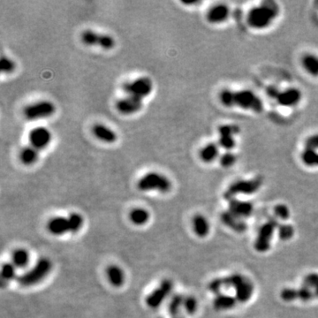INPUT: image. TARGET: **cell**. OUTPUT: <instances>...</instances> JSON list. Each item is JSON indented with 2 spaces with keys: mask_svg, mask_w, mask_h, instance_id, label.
Instances as JSON below:
<instances>
[{
  "mask_svg": "<svg viewBox=\"0 0 318 318\" xmlns=\"http://www.w3.org/2000/svg\"><path fill=\"white\" fill-rule=\"evenodd\" d=\"M278 14L279 7L277 3L273 1H265L260 5L250 9L247 21L253 29H267L273 23Z\"/></svg>",
  "mask_w": 318,
  "mask_h": 318,
  "instance_id": "1",
  "label": "cell"
},
{
  "mask_svg": "<svg viewBox=\"0 0 318 318\" xmlns=\"http://www.w3.org/2000/svg\"><path fill=\"white\" fill-rule=\"evenodd\" d=\"M83 217L79 213H72L68 216L53 217L47 224V229L53 235H63L67 233H76L83 225Z\"/></svg>",
  "mask_w": 318,
  "mask_h": 318,
  "instance_id": "2",
  "label": "cell"
},
{
  "mask_svg": "<svg viewBox=\"0 0 318 318\" xmlns=\"http://www.w3.org/2000/svg\"><path fill=\"white\" fill-rule=\"evenodd\" d=\"M53 264L48 258H40L32 269L18 277V281L23 286H32L43 280L52 270Z\"/></svg>",
  "mask_w": 318,
  "mask_h": 318,
  "instance_id": "3",
  "label": "cell"
},
{
  "mask_svg": "<svg viewBox=\"0 0 318 318\" xmlns=\"http://www.w3.org/2000/svg\"><path fill=\"white\" fill-rule=\"evenodd\" d=\"M137 188L143 192L159 191L167 193L171 188V180L159 172H148L137 182Z\"/></svg>",
  "mask_w": 318,
  "mask_h": 318,
  "instance_id": "4",
  "label": "cell"
},
{
  "mask_svg": "<svg viewBox=\"0 0 318 318\" xmlns=\"http://www.w3.org/2000/svg\"><path fill=\"white\" fill-rule=\"evenodd\" d=\"M263 185V179L258 177L251 180H240L233 182L224 193V199H235L238 195H252L257 193Z\"/></svg>",
  "mask_w": 318,
  "mask_h": 318,
  "instance_id": "5",
  "label": "cell"
},
{
  "mask_svg": "<svg viewBox=\"0 0 318 318\" xmlns=\"http://www.w3.org/2000/svg\"><path fill=\"white\" fill-rule=\"evenodd\" d=\"M123 90L127 96L143 99L151 95L153 90V82L151 78L143 76L132 82H126L123 85Z\"/></svg>",
  "mask_w": 318,
  "mask_h": 318,
  "instance_id": "6",
  "label": "cell"
},
{
  "mask_svg": "<svg viewBox=\"0 0 318 318\" xmlns=\"http://www.w3.org/2000/svg\"><path fill=\"white\" fill-rule=\"evenodd\" d=\"M235 106L255 112H261L264 110V103L261 98L250 90L235 91Z\"/></svg>",
  "mask_w": 318,
  "mask_h": 318,
  "instance_id": "7",
  "label": "cell"
},
{
  "mask_svg": "<svg viewBox=\"0 0 318 318\" xmlns=\"http://www.w3.org/2000/svg\"><path fill=\"white\" fill-rule=\"evenodd\" d=\"M56 111V106L51 101L44 100L27 106L23 110L25 118L29 120H37L49 118Z\"/></svg>",
  "mask_w": 318,
  "mask_h": 318,
  "instance_id": "8",
  "label": "cell"
},
{
  "mask_svg": "<svg viewBox=\"0 0 318 318\" xmlns=\"http://www.w3.org/2000/svg\"><path fill=\"white\" fill-rule=\"evenodd\" d=\"M81 39L84 45L88 46H98L102 49L108 50L114 48V38L110 35L96 32L91 29L84 30L81 35Z\"/></svg>",
  "mask_w": 318,
  "mask_h": 318,
  "instance_id": "9",
  "label": "cell"
},
{
  "mask_svg": "<svg viewBox=\"0 0 318 318\" xmlns=\"http://www.w3.org/2000/svg\"><path fill=\"white\" fill-rule=\"evenodd\" d=\"M173 285L169 279H164L157 288L146 297V304L151 309L159 308L162 302L171 294Z\"/></svg>",
  "mask_w": 318,
  "mask_h": 318,
  "instance_id": "10",
  "label": "cell"
},
{
  "mask_svg": "<svg viewBox=\"0 0 318 318\" xmlns=\"http://www.w3.org/2000/svg\"><path fill=\"white\" fill-rule=\"evenodd\" d=\"M53 135L51 131L45 127H38L29 132V140L30 146L40 151L49 146Z\"/></svg>",
  "mask_w": 318,
  "mask_h": 318,
  "instance_id": "11",
  "label": "cell"
},
{
  "mask_svg": "<svg viewBox=\"0 0 318 318\" xmlns=\"http://www.w3.org/2000/svg\"><path fill=\"white\" fill-rule=\"evenodd\" d=\"M275 229L277 228L268 221L267 223L262 225L258 231V235L254 244L257 251L264 253L269 250Z\"/></svg>",
  "mask_w": 318,
  "mask_h": 318,
  "instance_id": "12",
  "label": "cell"
},
{
  "mask_svg": "<svg viewBox=\"0 0 318 318\" xmlns=\"http://www.w3.org/2000/svg\"><path fill=\"white\" fill-rule=\"evenodd\" d=\"M143 106V99L131 96L121 98L116 103V109L119 113L123 115L135 114L142 110Z\"/></svg>",
  "mask_w": 318,
  "mask_h": 318,
  "instance_id": "13",
  "label": "cell"
},
{
  "mask_svg": "<svg viewBox=\"0 0 318 318\" xmlns=\"http://www.w3.org/2000/svg\"><path fill=\"white\" fill-rule=\"evenodd\" d=\"M302 99V93L297 88H289L280 91L277 95V103L285 107H294L298 106Z\"/></svg>",
  "mask_w": 318,
  "mask_h": 318,
  "instance_id": "14",
  "label": "cell"
},
{
  "mask_svg": "<svg viewBox=\"0 0 318 318\" xmlns=\"http://www.w3.org/2000/svg\"><path fill=\"white\" fill-rule=\"evenodd\" d=\"M230 8L225 4H216L209 9L206 18L210 23L221 24L228 20L230 16Z\"/></svg>",
  "mask_w": 318,
  "mask_h": 318,
  "instance_id": "15",
  "label": "cell"
},
{
  "mask_svg": "<svg viewBox=\"0 0 318 318\" xmlns=\"http://www.w3.org/2000/svg\"><path fill=\"white\" fill-rule=\"evenodd\" d=\"M253 211V204L250 202L239 200L236 198L229 201V212L241 219L251 216Z\"/></svg>",
  "mask_w": 318,
  "mask_h": 318,
  "instance_id": "16",
  "label": "cell"
},
{
  "mask_svg": "<svg viewBox=\"0 0 318 318\" xmlns=\"http://www.w3.org/2000/svg\"><path fill=\"white\" fill-rule=\"evenodd\" d=\"M221 220L227 227L232 229L237 233H243L248 229V224L243 219L233 215V213L227 211L221 214Z\"/></svg>",
  "mask_w": 318,
  "mask_h": 318,
  "instance_id": "17",
  "label": "cell"
},
{
  "mask_svg": "<svg viewBox=\"0 0 318 318\" xmlns=\"http://www.w3.org/2000/svg\"><path fill=\"white\" fill-rule=\"evenodd\" d=\"M92 132L98 140L102 141L103 143H114L118 139V135L114 130L110 129V127L103 124L94 125V127L92 128Z\"/></svg>",
  "mask_w": 318,
  "mask_h": 318,
  "instance_id": "18",
  "label": "cell"
},
{
  "mask_svg": "<svg viewBox=\"0 0 318 318\" xmlns=\"http://www.w3.org/2000/svg\"><path fill=\"white\" fill-rule=\"evenodd\" d=\"M254 293V285L248 278H245L239 286L235 288V297L237 301L247 302L252 297Z\"/></svg>",
  "mask_w": 318,
  "mask_h": 318,
  "instance_id": "19",
  "label": "cell"
},
{
  "mask_svg": "<svg viewBox=\"0 0 318 318\" xmlns=\"http://www.w3.org/2000/svg\"><path fill=\"white\" fill-rule=\"evenodd\" d=\"M106 273L111 286L115 287L123 286L125 282V273L120 267L117 265H110L107 268Z\"/></svg>",
  "mask_w": 318,
  "mask_h": 318,
  "instance_id": "20",
  "label": "cell"
},
{
  "mask_svg": "<svg viewBox=\"0 0 318 318\" xmlns=\"http://www.w3.org/2000/svg\"><path fill=\"white\" fill-rule=\"evenodd\" d=\"M193 228L196 235L200 238L207 236L210 233V223L205 216L197 214L193 218Z\"/></svg>",
  "mask_w": 318,
  "mask_h": 318,
  "instance_id": "21",
  "label": "cell"
},
{
  "mask_svg": "<svg viewBox=\"0 0 318 318\" xmlns=\"http://www.w3.org/2000/svg\"><path fill=\"white\" fill-rule=\"evenodd\" d=\"M219 157L218 144L211 143L206 144L200 151V159L206 163L214 162Z\"/></svg>",
  "mask_w": 318,
  "mask_h": 318,
  "instance_id": "22",
  "label": "cell"
},
{
  "mask_svg": "<svg viewBox=\"0 0 318 318\" xmlns=\"http://www.w3.org/2000/svg\"><path fill=\"white\" fill-rule=\"evenodd\" d=\"M302 67L308 74L318 77V56L313 53H307L302 58Z\"/></svg>",
  "mask_w": 318,
  "mask_h": 318,
  "instance_id": "23",
  "label": "cell"
},
{
  "mask_svg": "<svg viewBox=\"0 0 318 318\" xmlns=\"http://www.w3.org/2000/svg\"><path fill=\"white\" fill-rule=\"evenodd\" d=\"M236 297L227 294H220L216 295L213 305L216 310H228L233 309L236 305Z\"/></svg>",
  "mask_w": 318,
  "mask_h": 318,
  "instance_id": "24",
  "label": "cell"
},
{
  "mask_svg": "<svg viewBox=\"0 0 318 318\" xmlns=\"http://www.w3.org/2000/svg\"><path fill=\"white\" fill-rule=\"evenodd\" d=\"M20 160L25 165L35 164L39 159V151L32 146H27L20 152Z\"/></svg>",
  "mask_w": 318,
  "mask_h": 318,
  "instance_id": "25",
  "label": "cell"
},
{
  "mask_svg": "<svg viewBox=\"0 0 318 318\" xmlns=\"http://www.w3.org/2000/svg\"><path fill=\"white\" fill-rule=\"evenodd\" d=\"M129 218L135 225H143L150 220V213L145 209L135 208L131 211Z\"/></svg>",
  "mask_w": 318,
  "mask_h": 318,
  "instance_id": "26",
  "label": "cell"
},
{
  "mask_svg": "<svg viewBox=\"0 0 318 318\" xmlns=\"http://www.w3.org/2000/svg\"><path fill=\"white\" fill-rule=\"evenodd\" d=\"M29 253L24 249H18L12 254V264L16 268H23L29 264Z\"/></svg>",
  "mask_w": 318,
  "mask_h": 318,
  "instance_id": "27",
  "label": "cell"
},
{
  "mask_svg": "<svg viewBox=\"0 0 318 318\" xmlns=\"http://www.w3.org/2000/svg\"><path fill=\"white\" fill-rule=\"evenodd\" d=\"M302 163L309 167H318V151L305 148L301 153Z\"/></svg>",
  "mask_w": 318,
  "mask_h": 318,
  "instance_id": "28",
  "label": "cell"
},
{
  "mask_svg": "<svg viewBox=\"0 0 318 318\" xmlns=\"http://www.w3.org/2000/svg\"><path fill=\"white\" fill-rule=\"evenodd\" d=\"M220 102L224 107L232 108L235 107V91L233 90H222L219 95Z\"/></svg>",
  "mask_w": 318,
  "mask_h": 318,
  "instance_id": "29",
  "label": "cell"
},
{
  "mask_svg": "<svg viewBox=\"0 0 318 318\" xmlns=\"http://www.w3.org/2000/svg\"><path fill=\"white\" fill-rule=\"evenodd\" d=\"M16 276V267L12 264H4L1 269V279L2 283L9 282Z\"/></svg>",
  "mask_w": 318,
  "mask_h": 318,
  "instance_id": "30",
  "label": "cell"
},
{
  "mask_svg": "<svg viewBox=\"0 0 318 318\" xmlns=\"http://www.w3.org/2000/svg\"><path fill=\"white\" fill-rule=\"evenodd\" d=\"M246 277L241 274L234 273L223 278L224 288H236Z\"/></svg>",
  "mask_w": 318,
  "mask_h": 318,
  "instance_id": "31",
  "label": "cell"
},
{
  "mask_svg": "<svg viewBox=\"0 0 318 318\" xmlns=\"http://www.w3.org/2000/svg\"><path fill=\"white\" fill-rule=\"evenodd\" d=\"M184 300L185 298L180 295V294H176L174 295L172 299L170 302V304H169V313L172 316V317H176L177 314L179 313V310H180L181 306H183L184 304Z\"/></svg>",
  "mask_w": 318,
  "mask_h": 318,
  "instance_id": "32",
  "label": "cell"
},
{
  "mask_svg": "<svg viewBox=\"0 0 318 318\" xmlns=\"http://www.w3.org/2000/svg\"><path fill=\"white\" fill-rule=\"evenodd\" d=\"M277 233L282 241H288L294 236V228L292 224H279V226L277 227Z\"/></svg>",
  "mask_w": 318,
  "mask_h": 318,
  "instance_id": "33",
  "label": "cell"
},
{
  "mask_svg": "<svg viewBox=\"0 0 318 318\" xmlns=\"http://www.w3.org/2000/svg\"><path fill=\"white\" fill-rule=\"evenodd\" d=\"M218 146L223 148L226 151H231L236 146L235 136L230 135H219Z\"/></svg>",
  "mask_w": 318,
  "mask_h": 318,
  "instance_id": "34",
  "label": "cell"
},
{
  "mask_svg": "<svg viewBox=\"0 0 318 318\" xmlns=\"http://www.w3.org/2000/svg\"><path fill=\"white\" fill-rule=\"evenodd\" d=\"M237 162V157L232 151H226L219 158V163L224 168L232 167Z\"/></svg>",
  "mask_w": 318,
  "mask_h": 318,
  "instance_id": "35",
  "label": "cell"
},
{
  "mask_svg": "<svg viewBox=\"0 0 318 318\" xmlns=\"http://www.w3.org/2000/svg\"><path fill=\"white\" fill-rule=\"evenodd\" d=\"M218 134L219 135H230V136H236L240 134L241 128L237 125L233 124H225L218 127Z\"/></svg>",
  "mask_w": 318,
  "mask_h": 318,
  "instance_id": "36",
  "label": "cell"
},
{
  "mask_svg": "<svg viewBox=\"0 0 318 318\" xmlns=\"http://www.w3.org/2000/svg\"><path fill=\"white\" fill-rule=\"evenodd\" d=\"M16 65L10 57L2 56L0 60V69L3 74H12L15 70Z\"/></svg>",
  "mask_w": 318,
  "mask_h": 318,
  "instance_id": "37",
  "label": "cell"
},
{
  "mask_svg": "<svg viewBox=\"0 0 318 318\" xmlns=\"http://www.w3.org/2000/svg\"><path fill=\"white\" fill-rule=\"evenodd\" d=\"M274 216L281 220H287L290 216L289 208L286 204H277L274 208Z\"/></svg>",
  "mask_w": 318,
  "mask_h": 318,
  "instance_id": "38",
  "label": "cell"
},
{
  "mask_svg": "<svg viewBox=\"0 0 318 318\" xmlns=\"http://www.w3.org/2000/svg\"><path fill=\"white\" fill-rule=\"evenodd\" d=\"M280 297L284 302H294L298 299V289L286 287L282 290Z\"/></svg>",
  "mask_w": 318,
  "mask_h": 318,
  "instance_id": "39",
  "label": "cell"
},
{
  "mask_svg": "<svg viewBox=\"0 0 318 318\" xmlns=\"http://www.w3.org/2000/svg\"><path fill=\"white\" fill-rule=\"evenodd\" d=\"M183 306L188 314L193 315L195 314L197 310L198 303H197L196 298L193 297V296H188V297L185 298Z\"/></svg>",
  "mask_w": 318,
  "mask_h": 318,
  "instance_id": "40",
  "label": "cell"
},
{
  "mask_svg": "<svg viewBox=\"0 0 318 318\" xmlns=\"http://www.w3.org/2000/svg\"><path fill=\"white\" fill-rule=\"evenodd\" d=\"M314 295L312 290L307 286H302L300 288H298V299L302 302H309L313 299Z\"/></svg>",
  "mask_w": 318,
  "mask_h": 318,
  "instance_id": "41",
  "label": "cell"
},
{
  "mask_svg": "<svg viewBox=\"0 0 318 318\" xmlns=\"http://www.w3.org/2000/svg\"><path fill=\"white\" fill-rule=\"evenodd\" d=\"M223 288H224L223 278H215L209 285L210 291L216 295L221 294V291Z\"/></svg>",
  "mask_w": 318,
  "mask_h": 318,
  "instance_id": "42",
  "label": "cell"
},
{
  "mask_svg": "<svg viewBox=\"0 0 318 318\" xmlns=\"http://www.w3.org/2000/svg\"><path fill=\"white\" fill-rule=\"evenodd\" d=\"M318 283V273H310L307 275L306 277L303 279V285L302 286H307L309 288H315Z\"/></svg>",
  "mask_w": 318,
  "mask_h": 318,
  "instance_id": "43",
  "label": "cell"
},
{
  "mask_svg": "<svg viewBox=\"0 0 318 318\" xmlns=\"http://www.w3.org/2000/svg\"><path fill=\"white\" fill-rule=\"evenodd\" d=\"M305 148L318 151V134L310 135L305 141Z\"/></svg>",
  "mask_w": 318,
  "mask_h": 318,
  "instance_id": "44",
  "label": "cell"
},
{
  "mask_svg": "<svg viewBox=\"0 0 318 318\" xmlns=\"http://www.w3.org/2000/svg\"><path fill=\"white\" fill-rule=\"evenodd\" d=\"M279 90H277L276 87H269L268 89V91H267V94L269 95L270 98H273L276 99L277 97V95L279 94Z\"/></svg>",
  "mask_w": 318,
  "mask_h": 318,
  "instance_id": "45",
  "label": "cell"
},
{
  "mask_svg": "<svg viewBox=\"0 0 318 318\" xmlns=\"http://www.w3.org/2000/svg\"><path fill=\"white\" fill-rule=\"evenodd\" d=\"M314 294H315V296H317V297H318V285L316 286V287L314 288Z\"/></svg>",
  "mask_w": 318,
  "mask_h": 318,
  "instance_id": "46",
  "label": "cell"
},
{
  "mask_svg": "<svg viewBox=\"0 0 318 318\" xmlns=\"http://www.w3.org/2000/svg\"></svg>",
  "mask_w": 318,
  "mask_h": 318,
  "instance_id": "47",
  "label": "cell"
}]
</instances>
